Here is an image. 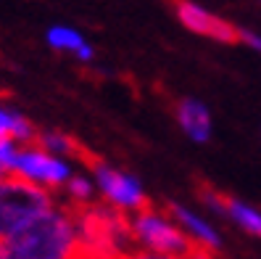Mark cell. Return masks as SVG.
I'll return each instance as SVG.
<instances>
[{"mask_svg":"<svg viewBox=\"0 0 261 259\" xmlns=\"http://www.w3.org/2000/svg\"><path fill=\"white\" fill-rule=\"evenodd\" d=\"M48 42L53 45V48H58V51H76L80 45H85L82 35L74 32V29H69V27H53L48 32Z\"/></svg>","mask_w":261,"mask_h":259,"instance_id":"10","label":"cell"},{"mask_svg":"<svg viewBox=\"0 0 261 259\" xmlns=\"http://www.w3.org/2000/svg\"><path fill=\"white\" fill-rule=\"evenodd\" d=\"M224 211L243 227V230H248L253 236H261V215L256 209H251L248 204L235 201V199H224Z\"/></svg>","mask_w":261,"mask_h":259,"instance_id":"9","label":"cell"},{"mask_svg":"<svg viewBox=\"0 0 261 259\" xmlns=\"http://www.w3.org/2000/svg\"><path fill=\"white\" fill-rule=\"evenodd\" d=\"M13 116H16V111H8L0 106V138H13Z\"/></svg>","mask_w":261,"mask_h":259,"instance_id":"12","label":"cell"},{"mask_svg":"<svg viewBox=\"0 0 261 259\" xmlns=\"http://www.w3.org/2000/svg\"><path fill=\"white\" fill-rule=\"evenodd\" d=\"M3 256H8V254H6V241L0 238V259H3Z\"/></svg>","mask_w":261,"mask_h":259,"instance_id":"15","label":"cell"},{"mask_svg":"<svg viewBox=\"0 0 261 259\" xmlns=\"http://www.w3.org/2000/svg\"><path fill=\"white\" fill-rule=\"evenodd\" d=\"M177 119L182 130L188 132V138H193L195 143H206L211 135V116L206 111L203 103L198 101H182L177 106Z\"/></svg>","mask_w":261,"mask_h":259,"instance_id":"7","label":"cell"},{"mask_svg":"<svg viewBox=\"0 0 261 259\" xmlns=\"http://www.w3.org/2000/svg\"><path fill=\"white\" fill-rule=\"evenodd\" d=\"M53 209V201L37 180L19 172H6L0 177V238H8L21 225Z\"/></svg>","mask_w":261,"mask_h":259,"instance_id":"2","label":"cell"},{"mask_svg":"<svg viewBox=\"0 0 261 259\" xmlns=\"http://www.w3.org/2000/svg\"><path fill=\"white\" fill-rule=\"evenodd\" d=\"M16 172L29 177V180H37L42 185H61L66 182L71 170L66 167V161L56 159L50 151L45 148H27L19 154V161H16Z\"/></svg>","mask_w":261,"mask_h":259,"instance_id":"6","label":"cell"},{"mask_svg":"<svg viewBox=\"0 0 261 259\" xmlns=\"http://www.w3.org/2000/svg\"><path fill=\"white\" fill-rule=\"evenodd\" d=\"M85 161L93 167V172H95V177H98V185H100L103 196H106L111 204H116V206H121V209H135V211L150 206L148 199H145V193H143V188H140V182H137L135 177L116 172L114 167H109L106 161H100V159L93 156V154H90Z\"/></svg>","mask_w":261,"mask_h":259,"instance_id":"4","label":"cell"},{"mask_svg":"<svg viewBox=\"0 0 261 259\" xmlns=\"http://www.w3.org/2000/svg\"><path fill=\"white\" fill-rule=\"evenodd\" d=\"M3 175H6V172H3V170H0V177H3Z\"/></svg>","mask_w":261,"mask_h":259,"instance_id":"16","label":"cell"},{"mask_svg":"<svg viewBox=\"0 0 261 259\" xmlns=\"http://www.w3.org/2000/svg\"><path fill=\"white\" fill-rule=\"evenodd\" d=\"M129 227H132V238L140 241L145 249L156 254L182 256V254H198V249H201L185 230L166 222L161 215H156L150 209H140V215L132 220Z\"/></svg>","mask_w":261,"mask_h":259,"instance_id":"3","label":"cell"},{"mask_svg":"<svg viewBox=\"0 0 261 259\" xmlns=\"http://www.w3.org/2000/svg\"><path fill=\"white\" fill-rule=\"evenodd\" d=\"M240 40H243V42H248L251 48L261 51V37H258V35H253V32H245V29H240Z\"/></svg>","mask_w":261,"mask_h":259,"instance_id":"13","label":"cell"},{"mask_svg":"<svg viewBox=\"0 0 261 259\" xmlns=\"http://www.w3.org/2000/svg\"><path fill=\"white\" fill-rule=\"evenodd\" d=\"M169 6L174 8L177 19L185 24L190 32L195 35H206V37H214L219 42H240V29L232 27L229 21L214 16L206 8L195 6L193 0H169Z\"/></svg>","mask_w":261,"mask_h":259,"instance_id":"5","label":"cell"},{"mask_svg":"<svg viewBox=\"0 0 261 259\" xmlns=\"http://www.w3.org/2000/svg\"><path fill=\"white\" fill-rule=\"evenodd\" d=\"M6 241V254L13 259H64L82 254L80 227L74 209L58 211L48 209L45 215L13 230Z\"/></svg>","mask_w":261,"mask_h":259,"instance_id":"1","label":"cell"},{"mask_svg":"<svg viewBox=\"0 0 261 259\" xmlns=\"http://www.w3.org/2000/svg\"><path fill=\"white\" fill-rule=\"evenodd\" d=\"M169 215H172L182 227H185V233H190L195 241H201L206 249H219V236L211 230V225H206L201 217H195L193 211H188L185 206H179V204H169Z\"/></svg>","mask_w":261,"mask_h":259,"instance_id":"8","label":"cell"},{"mask_svg":"<svg viewBox=\"0 0 261 259\" xmlns=\"http://www.w3.org/2000/svg\"><path fill=\"white\" fill-rule=\"evenodd\" d=\"M66 182H69V193L74 196L76 201H87L90 196H93V185H90L85 177H71V175H69Z\"/></svg>","mask_w":261,"mask_h":259,"instance_id":"11","label":"cell"},{"mask_svg":"<svg viewBox=\"0 0 261 259\" xmlns=\"http://www.w3.org/2000/svg\"><path fill=\"white\" fill-rule=\"evenodd\" d=\"M76 56H80V61H90L93 58V48H90V45H80V48H76Z\"/></svg>","mask_w":261,"mask_h":259,"instance_id":"14","label":"cell"}]
</instances>
